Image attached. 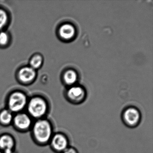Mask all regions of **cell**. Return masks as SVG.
I'll use <instances>...</instances> for the list:
<instances>
[{
	"label": "cell",
	"mask_w": 153,
	"mask_h": 153,
	"mask_svg": "<svg viewBox=\"0 0 153 153\" xmlns=\"http://www.w3.org/2000/svg\"><path fill=\"white\" fill-rule=\"evenodd\" d=\"M36 76L35 70L30 67H24L19 72V77L20 81L25 83H30L33 81Z\"/></svg>",
	"instance_id": "30bf717a"
},
{
	"label": "cell",
	"mask_w": 153,
	"mask_h": 153,
	"mask_svg": "<svg viewBox=\"0 0 153 153\" xmlns=\"http://www.w3.org/2000/svg\"><path fill=\"white\" fill-rule=\"evenodd\" d=\"M60 37L65 41L72 40L76 33L75 27L70 24H65L60 27L59 31Z\"/></svg>",
	"instance_id": "9c48e42d"
},
{
	"label": "cell",
	"mask_w": 153,
	"mask_h": 153,
	"mask_svg": "<svg viewBox=\"0 0 153 153\" xmlns=\"http://www.w3.org/2000/svg\"><path fill=\"white\" fill-rule=\"evenodd\" d=\"M43 62L42 58L40 55H35L31 59L30 62V67L34 69L39 68Z\"/></svg>",
	"instance_id": "4fadbf2b"
},
{
	"label": "cell",
	"mask_w": 153,
	"mask_h": 153,
	"mask_svg": "<svg viewBox=\"0 0 153 153\" xmlns=\"http://www.w3.org/2000/svg\"><path fill=\"white\" fill-rule=\"evenodd\" d=\"M16 146V140L11 134L3 133L0 135V150L15 149Z\"/></svg>",
	"instance_id": "ba28073f"
},
{
	"label": "cell",
	"mask_w": 153,
	"mask_h": 153,
	"mask_svg": "<svg viewBox=\"0 0 153 153\" xmlns=\"http://www.w3.org/2000/svg\"><path fill=\"white\" fill-rule=\"evenodd\" d=\"M9 41V36L5 32H0V45H5Z\"/></svg>",
	"instance_id": "9a60e30c"
},
{
	"label": "cell",
	"mask_w": 153,
	"mask_h": 153,
	"mask_svg": "<svg viewBox=\"0 0 153 153\" xmlns=\"http://www.w3.org/2000/svg\"><path fill=\"white\" fill-rule=\"evenodd\" d=\"M49 145L55 153H62L69 146V140L68 136L62 132L54 133Z\"/></svg>",
	"instance_id": "8992f818"
},
{
	"label": "cell",
	"mask_w": 153,
	"mask_h": 153,
	"mask_svg": "<svg viewBox=\"0 0 153 153\" xmlns=\"http://www.w3.org/2000/svg\"><path fill=\"white\" fill-rule=\"evenodd\" d=\"M34 120L26 111L14 114L12 125L18 131L25 132L31 130Z\"/></svg>",
	"instance_id": "277c9868"
},
{
	"label": "cell",
	"mask_w": 153,
	"mask_h": 153,
	"mask_svg": "<svg viewBox=\"0 0 153 153\" xmlns=\"http://www.w3.org/2000/svg\"><path fill=\"white\" fill-rule=\"evenodd\" d=\"M66 97L69 102L74 104L83 102L86 97L85 89L80 86H72L67 91Z\"/></svg>",
	"instance_id": "52a82bcc"
},
{
	"label": "cell",
	"mask_w": 153,
	"mask_h": 153,
	"mask_svg": "<svg viewBox=\"0 0 153 153\" xmlns=\"http://www.w3.org/2000/svg\"><path fill=\"white\" fill-rule=\"evenodd\" d=\"M63 79L65 84L68 85H72L77 80V74L73 70H68L64 72Z\"/></svg>",
	"instance_id": "7c38bea8"
},
{
	"label": "cell",
	"mask_w": 153,
	"mask_h": 153,
	"mask_svg": "<svg viewBox=\"0 0 153 153\" xmlns=\"http://www.w3.org/2000/svg\"><path fill=\"white\" fill-rule=\"evenodd\" d=\"M2 152V153H16L15 149H7Z\"/></svg>",
	"instance_id": "e0dca14e"
},
{
	"label": "cell",
	"mask_w": 153,
	"mask_h": 153,
	"mask_svg": "<svg viewBox=\"0 0 153 153\" xmlns=\"http://www.w3.org/2000/svg\"><path fill=\"white\" fill-rule=\"evenodd\" d=\"M14 114L7 108L0 111V125L4 127L12 125Z\"/></svg>",
	"instance_id": "8fae6325"
},
{
	"label": "cell",
	"mask_w": 153,
	"mask_h": 153,
	"mask_svg": "<svg viewBox=\"0 0 153 153\" xmlns=\"http://www.w3.org/2000/svg\"><path fill=\"white\" fill-rule=\"evenodd\" d=\"M62 153H79L77 150L73 147L69 146Z\"/></svg>",
	"instance_id": "2e32d148"
},
{
	"label": "cell",
	"mask_w": 153,
	"mask_h": 153,
	"mask_svg": "<svg viewBox=\"0 0 153 153\" xmlns=\"http://www.w3.org/2000/svg\"><path fill=\"white\" fill-rule=\"evenodd\" d=\"M7 14L4 10L0 9V29H2L7 25L8 22Z\"/></svg>",
	"instance_id": "5bb4252c"
},
{
	"label": "cell",
	"mask_w": 153,
	"mask_h": 153,
	"mask_svg": "<svg viewBox=\"0 0 153 153\" xmlns=\"http://www.w3.org/2000/svg\"><path fill=\"white\" fill-rule=\"evenodd\" d=\"M0 153H2V152L1 150H0Z\"/></svg>",
	"instance_id": "ac0fdd59"
},
{
	"label": "cell",
	"mask_w": 153,
	"mask_h": 153,
	"mask_svg": "<svg viewBox=\"0 0 153 153\" xmlns=\"http://www.w3.org/2000/svg\"><path fill=\"white\" fill-rule=\"evenodd\" d=\"M26 109V112L35 120L46 118L49 112L48 102L40 97H34L28 100Z\"/></svg>",
	"instance_id": "7a4b0ae2"
},
{
	"label": "cell",
	"mask_w": 153,
	"mask_h": 153,
	"mask_svg": "<svg viewBox=\"0 0 153 153\" xmlns=\"http://www.w3.org/2000/svg\"><path fill=\"white\" fill-rule=\"evenodd\" d=\"M28 100L24 93L15 92L10 95L7 101V108L14 114L24 111L26 108Z\"/></svg>",
	"instance_id": "3957f363"
},
{
	"label": "cell",
	"mask_w": 153,
	"mask_h": 153,
	"mask_svg": "<svg viewBox=\"0 0 153 153\" xmlns=\"http://www.w3.org/2000/svg\"><path fill=\"white\" fill-rule=\"evenodd\" d=\"M122 120L127 127L134 128L140 123L141 114L137 107L129 106L125 108L122 113Z\"/></svg>",
	"instance_id": "5b68a950"
},
{
	"label": "cell",
	"mask_w": 153,
	"mask_h": 153,
	"mask_svg": "<svg viewBox=\"0 0 153 153\" xmlns=\"http://www.w3.org/2000/svg\"><path fill=\"white\" fill-rule=\"evenodd\" d=\"M30 131L33 140L41 146L49 145L54 134L53 126L46 118L35 120Z\"/></svg>",
	"instance_id": "6da1fadb"
}]
</instances>
